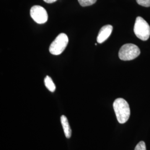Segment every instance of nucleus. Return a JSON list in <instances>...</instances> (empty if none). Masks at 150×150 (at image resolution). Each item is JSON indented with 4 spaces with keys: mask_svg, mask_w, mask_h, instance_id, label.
Masks as SVG:
<instances>
[{
    "mask_svg": "<svg viewBox=\"0 0 150 150\" xmlns=\"http://www.w3.org/2000/svg\"><path fill=\"white\" fill-rule=\"evenodd\" d=\"M113 107L118 122L121 124L126 123L130 116V108L129 103L122 98L115 100Z\"/></svg>",
    "mask_w": 150,
    "mask_h": 150,
    "instance_id": "obj_1",
    "label": "nucleus"
},
{
    "mask_svg": "<svg viewBox=\"0 0 150 150\" xmlns=\"http://www.w3.org/2000/svg\"><path fill=\"white\" fill-rule=\"evenodd\" d=\"M134 31L135 35L142 41H146L150 38V25L141 17L136 18Z\"/></svg>",
    "mask_w": 150,
    "mask_h": 150,
    "instance_id": "obj_2",
    "label": "nucleus"
},
{
    "mask_svg": "<svg viewBox=\"0 0 150 150\" xmlns=\"http://www.w3.org/2000/svg\"><path fill=\"white\" fill-rule=\"evenodd\" d=\"M141 53L138 46L132 43L123 45L119 51V58L123 61H131L137 58Z\"/></svg>",
    "mask_w": 150,
    "mask_h": 150,
    "instance_id": "obj_3",
    "label": "nucleus"
},
{
    "mask_svg": "<svg viewBox=\"0 0 150 150\" xmlns=\"http://www.w3.org/2000/svg\"><path fill=\"white\" fill-rule=\"evenodd\" d=\"M69 43V38L64 33L59 34L51 44L49 51L54 55H59L63 52Z\"/></svg>",
    "mask_w": 150,
    "mask_h": 150,
    "instance_id": "obj_4",
    "label": "nucleus"
},
{
    "mask_svg": "<svg viewBox=\"0 0 150 150\" xmlns=\"http://www.w3.org/2000/svg\"><path fill=\"white\" fill-rule=\"evenodd\" d=\"M30 15L32 19L38 24H43L47 21L48 14L43 7L33 6L30 10Z\"/></svg>",
    "mask_w": 150,
    "mask_h": 150,
    "instance_id": "obj_5",
    "label": "nucleus"
},
{
    "mask_svg": "<svg viewBox=\"0 0 150 150\" xmlns=\"http://www.w3.org/2000/svg\"><path fill=\"white\" fill-rule=\"evenodd\" d=\"M112 26L110 25H105L100 29L97 38V41L98 43H102L105 42L109 38L112 32Z\"/></svg>",
    "mask_w": 150,
    "mask_h": 150,
    "instance_id": "obj_6",
    "label": "nucleus"
},
{
    "mask_svg": "<svg viewBox=\"0 0 150 150\" xmlns=\"http://www.w3.org/2000/svg\"><path fill=\"white\" fill-rule=\"evenodd\" d=\"M61 122L62 126L64 129V132L66 137L67 139H70L71 137L72 131L70 127V124L68 121V120L64 115L61 116Z\"/></svg>",
    "mask_w": 150,
    "mask_h": 150,
    "instance_id": "obj_7",
    "label": "nucleus"
},
{
    "mask_svg": "<svg viewBox=\"0 0 150 150\" xmlns=\"http://www.w3.org/2000/svg\"><path fill=\"white\" fill-rule=\"evenodd\" d=\"M44 82H45V86L46 87V88L48 89L49 91L52 92L55 91L56 86H55L53 81L52 80V79L50 76H47L45 78Z\"/></svg>",
    "mask_w": 150,
    "mask_h": 150,
    "instance_id": "obj_8",
    "label": "nucleus"
},
{
    "mask_svg": "<svg viewBox=\"0 0 150 150\" xmlns=\"http://www.w3.org/2000/svg\"><path fill=\"white\" fill-rule=\"evenodd\" d=\"M80 5L82 7L92 5L96 2L97 0H78Z\"/></svg>",
    "mask_w": 150,
    "mask_h": 150,
    "instance_id": "obj_9",
    "label": "nucleus"
},
{
    "mask_svg": "<svg viewBox=\"0 0 150 150\" xmlns=\"http://www.w3.org/2000/svg\"><path fill=\"white\" fill-rule=\"evenodd\" d=\"M136 2L139 5L149 7H150V0H136Z\"/></svg>",
    "mask_w": 150,
    "mask_h": 150,
    "instance_id": "obj_10",
    "label": "nucleus"
},
{
    "mask_svg": "<svg viewBox=\"0 0 150 150\" xmlns=\"http://www.w3.org/2000/svg\"><path fill=\"white\" fill-rule=\"evenodd\" d=\"M134 150H146L145 142L143 141L139 142L138 144L136 146Z\"/></svg>",
    "mask_w": 150,
    "mask_h": 150,
    "instance_id": "obj_11",
    "label": "nucleus"
},
{
    "mask_svg": "<svg viewBox=\"0 0 150 150\" xmlns=\"http://www.w3.org/2000/svg\"><path fill=\"white\" fill-rule=\"evenodd\" d=\"M45 2L48 3V4H52L54 3V2H56L57 0H43Z\"/></svg>",
    "mask_w": 150,
    "mask_h": 150,
    "instance_id": "obj_12",
    "label": "nucleus"
}]
</instances>
